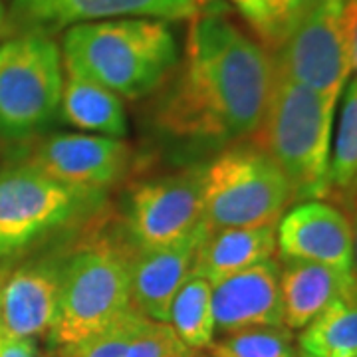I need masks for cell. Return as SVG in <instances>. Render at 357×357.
Returning <instances> with one entry per match:
<instances>
[{
    "label": "cell",
    "mask_w": 357,
    "mask_h": 357,
    "mask_svg": "<svg viewBox=\"0 0 357 357\" xmlns=\"http://www.w3.org/2000/svg\"><path fill=\"white\" fill-rule=\"evenodd\" d=\"M344 103L337 135L333 141L328 169L326 201L337 204L345 215L357 213V79H351L344 89Z\"/></svg>",
    "instance_id": "cell-20"
},
{
    "label": "cell",
    "mask_w": 357,
    "mask_h": 357,
    "mask_svg": "<svg viewBox=\"0 0 357 357\" xmlns=\"http://www.w3.org/2000/svg\"><path fill=\"white\" fill-rule=\"evenodd\" d=\"M191 357H204V356H203V354H201V351H195V354H192Z\"/></svg>",
    "instance_id": "cell-31"
},
{
    "label": "cell",
    "mask_w": 357,
    "mask_h": 357,
    "mask_svg": "<svg viewBox=\"0 0 357 357\" xmlns=\"http://www.w3.org/2000/svg\"><path fill=\"white\" fill-rule=\"evenodd\" d=\"M60 119L91 135L123 139L128 135V114L123 98L86 77L66 74Z\"/></svg>",
    "instance_id": "cell-18"
},
{
    "label": "cell",
    "mask_w": 357,
    "mask_h": 357,
    "mask_svg": "<svg viewBox=\"0 0 357 357\" xmlns=\"http://www.w3.org/2000/svg\"><path fill=\"white\" fill-rule=\"evenodd\" d=\"M354 260H356V266H357V213H356V227H354Z\"/></svg>",
    "instance_id": "cell-30"
},
{
    "label": "cell",
    "mask_w": 357,
    "mask_h": 357,
    "mask_svg": "<svg viewBox=\"0 0 357 357\" xmlns=\"http://www.w3.org/2000/svg\"><path fill=\"white\" fill-rule=\"evenodd\" d=\"M169 326L191 349H208L217 335L213 316V284L191 274L173 298Z\"/></svg>",
    "instance_id": "cell-21"
},
{
    "label": "cell",
    "mask_w": 357,
    "mask_h": 357,
    "mask_svg": "<svg viewBox=\"0 0 357 357\" xmlns=\"http://www.w3.org/2000/svg\"><path fill=\"white\" fill-rule=\"evenodd\" d=\"M298 357H357V282L296 337Z\"/></svg>",
    "instance_id": "cell-19"
},
{
    "label": "cell",
    "mask_w": 357,
    "mask_h": 357,
    "mask_svg": "<svg viewBox=\"0 0 357 357\" xmlns=\"http://www.w3.org/2000/svg\"><path fill=\"white\" fill-rule=\"evenodd\" d=\"M208 230L203 222L175 243L137 248L128 256L131 307L153 321L169 324V310L178 288L192 274L197 250Z\"/></svg>",
    "instance_id": "cell-14"
},
{
    "label": "cell",
    "mask_w": 357,
    "mask_h": 357,
    "mask_svg": "<svg viewBox=\"0 0 357 357\" xmlns=\"http://www.w3.org/2000/svg\"><path fill=\"white\" fill-rule=\"evenodd\" d=\"M290 204L288 178L255 143L234 145L204 165L201 222L208 232L278 225Z\"/></svg>",
    "instance_id": "cell-4"
},
{
    "label": "cell",
    "mask_w": 357,
    "mask_h": 357,
    "mask_svg": "<svg viewBox=\"0 0 357 357\" xmlns=\"http://www.w3.org/2000/svg\"><path fill=\"white\" fill-rule=\"evenodd\" d=\"M272 16V44L268 50L278 48L286 36L300 24L321 0H266Z\"/></svg>",
    "instance_id": "cell-25"
},
{
    "label": "cell",
    "mask_w": 357,
    "mask_h": 357,
    "mask_svg": "<svg viewBox=\"0 0 357 357\" xmlns=\"http://www.w3.org/2000/svg\"><path fill=\"white\" fill-rule=\"evenodd\" d=\"M60 52L66 74L91 79L126 100L149 96L181 60L173 28L157 18H109L70 26Z\"/></svg>",
    "instance_id": "cell-2"
},
{
    "label": "cell",
    "mask_w": 357,
    "mask_h": 357,
    "mask_svg": "<svg viewBox=\"0 0 357 357\" xmlns=\"http://www.w3.org/2000/svg\"><path fill=\"white\" fill-rule=\"evenodd\" d=\"M276 225L208 232L197 250L192 274L211 284L274 258Z\"/></svg>",
    "instance_id": "cell-17"
},
{
    "label": "cell",
    "mask_w": 357,
    "mask_h": 357,
    "mask_svg": "<svg viewBox=\"0 0 357 357\" xmlns=\"http://www.w3.org/2000/svg\"><path fill=\"white\" fill-rule=\"evenodd\" d=\"M213 316L217 333L246 328L284 326L280 264L270 258L213 284Z\"/></svg>",
    "instance_id": "cell-15"
},
{
    "label": "cell",
    "mask_w": 357,
    "mask_h": 357,
    "mask_svg": "<svg viewBox=\"0 0 357 357\" xmlns=\"http://www.w3.org/2000/svg\"><path fill=\"white\" fill-rule=\"evenodd\" d=\"M213 0H13L6 10V32L56 34L70 26L109 18L192 20L213 8Z\"/></svg>",
    "instance_id": "cell-9"
},
{
    "label": "cell",
    "mask_w": 357,
    "mask_h": 357,
    "mask_svg": "<svg viewBox=\"0 0 357 357\" xmlns=\"http://www.w3.org/2000/svg\"><path fill=\"white\" fill-rule=\"evenodd\" d=\"M276 248L282 260H304L351 272L354 225L335 204L314 199L296 203L276 225Z\"/></svg>",
    "instance_id": "cell-13"
},
{
    "label": "cell",
    "mask_w": 357,
    "mask_h": 357,
    "mask_svg": "<svg viewBox=\"0 0 357 357\" xmlns=\"http://www.w3.org/2000/svg\"><path fill=\"white\" fill-rule=\"evenodd\" d=\"M230 4L243 14V18L252 26L256 34L262 38L264 46L272 44V16L266 0H229Z\"/></svg>",
    "instance_id": "cell-26"
},
{
    "label": "cell",
    "mask_w": 357,
    "mask_h": 357,
    "mask_svg": "<svg viewBox=\"0 0 357 357\" xmlns=\"http://www.w3.org/2000/svg\"><path fill=\"white\" fill-rule=\"evenodd\" d=\"M6 34V8H4V4H2V0H0V38Z\"/></svg>",
    "instance_id": "cell-29"
},
{
    "label": "cell",
    "mask_w": 357,
    "mask_h": 357,
    "mask_svg": "<svg viewBox=\"0 0 357 357\" xmlns=\"http://www.w3.org/2000/svg\"><path fill=\"white\" fill-rule=\"evenodd\" d=\"M145 321L147 318L131 307L121 318L115 319L107 330L72 349H62L60 354L62 357H126L129 344L139 333Z\"/></svg>",
    "instance_id": "cell-23"
},
{
    "label": "cell",
    "mask_w": 357,
    "mask_h": 357,
    "mask_svg": "<svg viewBox=\"0 0 357 357\" xmlns=\"http://www.w3.org/2000/svg\"><path fill=\"white\" fill-rule=\"evenodd\" d=\"M337 102L340 98L276 76L266 114L252 139L288 178L294 204L326 201Z\"/></svg>",
    "instance_id": "cell-3"
},
{
    "label": "cell",
    "mask_w": 357,
    "mask_h": 357,
    "mask_svg": "<svg viewBox=\"0 0 357 357\" xmlns=\"http://www.w3.org/2000/svg\"><path fill=\"white\" fill-rule=\"evenodd\" d=\"M195 351L169 324L147 319L129 344L126 357H191Z\"/></svg>",
    "instance_id": "cell-24"
},
{
    "label": "cell",
    "mask_w": 357,
    "mask_h": 357,
    "mask_svg": "<svg viewBox=\"0 0 357 357\" xmlns=\"http://www.w3.org/2000/svg\"><path fill=\"white\" fill-rule=\"evenodd\" d=\"M129 159L131 149L123 139L54 133L34 145L22 163L62 185L100 192L126 173Z\"/></svg>",
    "instance_id": "cell-11"
},
{
    "label": "cell",
    "mask_w": 357,
    "mask_h": 357,
    "mask_svg": "<svg viewBox=\"0 0 357 357\" xmlns=\"http://www.w3.org/2000/svg\"><path fill=\"white\" fill-rule=\"evenodd\" d=\"M0 357H44L34 340L8 337L0 333Z\"/></svg>",
    "instance_id": "cell-28"
},
{
    "label": "cell",
    "mask_w": 357,
    "mask_h": 357,
    "mask_svg": "<svg viewBox=\"0 0 357 357\" xmlns=\"http://www.w3.org/2000/svg\"><path fill=\"white\" fill-rule=\"evenodd\" d=\"M175 72L155 109L163 131L197 141L246 139L258 131L276 82L272 52L222 10L192 18Z\"/></svg>",
    "instance_id": "cell-1"
},
{
    "label": "cell",
    "mask_w": 357,
    "mask_h": 357,
    "mask_svg": "<svg viewBox=\"0 0 357 357\" xmlns=\"http://www.w3.org/2000/svg\"><path fill=\"white\" fill-rule=\"evenodd\" d=\"M354 79H357V72H356V74H354Z\"/></svg>",
    "instance_id": "cell-32"
},
{
    "label": "cell",
    "mask_w": 357,
    "mask_h": 357,
    "mask_svg": "<svg viewBox=\"0 0 357 357\" xmlns=\"http://www.w3.org/2000/svg\"><path fill=\"white\" fill-rule=\"evenodd\" d=\"M128 310V256L109 244L88 246L64 262L50 342L60 351L72 349L107 330Z\"/></svg>",
    "instance_id": "cell-6"
},
{
    "label": "cell",
    "mask_w": 357,
    "mask_h": 357,
    "mask_svg": "<svg viewBox=\"0 0 357 357\" xmlns=\"http://www.w3.org/2000/svg\"><path fill=\"white\" fill-rule=\"evenodd\" d=\"M204 165L137 185L129 197L128 227L137 248H153L187 236L203 217Z\"/></svg>",
    "instance_id": "cell-10"
},
{
    "label": "cell",
    "mask_w": 357,
    "mask_h": 357,
    "mask_svg": "<svg viewBox=\"0 0 357 357\" xmlns=\"http://www.w3.org/2000/svg\"><path fill=\"white\" fill-rule=\"evenodd\" d=\"M100 203V192L68 187L26 163L0 171V270Z\"/></svg>",
    "instance_id": "cell-5"
},
{
    "label": "cell",
    "mask_w": 357,
    "mask_h": 357,
    "mask_svg": "<svg viewBox=\"0 0 357 357\" xmlns=\"http://www.w3.org/2000/svg\"><path fill=\"white\" fill-rule=\"evenodd\" d=\"M64 262L28 258L0 270V333L36 340L50 335L62 286Z\"/></svg>",
    "instance_id": "cell-12"
},
{
    "label": "cell",
    "mask_w": 357,
    "mask_h": 357,
    "mask_svg": "<svg viewBox=\"0 0 357 357\" xmlns=\"http://www.w3.org/2000/svg\"><path fill=\"white\" fill-rule=\"evenodd\" d=\"M211 357H298L296 337L286 326L246 328L225 333L208 345Z\"/></svg>",
    "instance_id": "cell-22"
},
{
    "label": "cell",
    "mask_w": 357,
    "mask_h": 357,
    "mask_svg": "<svg viewBox=\"0 0 357 357\" xmlns=\"http://www.w3.org/2000/svg\"><path fill=\"white\" fill-rule=\"evenodd\" d=\"M64 77L62 52L48 34L20 32L0 42V137L26 139L48 126Z\"/></svg>",
    "instance_id": "cell-7"
},
{
    "label": "cell",
    "mask_w": 357,
    "mask_h": 357,
    "mask_svg": "<svg viewBox=\"0 0 357 357\" xmlns=\"http://www.w3.org/2000/svg\"><path fill=\"white\" fill-rule=\"evenodd\" d=\"M345 0H321L272 50L276 76L342 98L351 77L344 32Z\"/></svg>",
    "instance_id": "cell-8"
},
{
    "label": "cell",
    "mask_w": 357,
    "mask_h": 357,
    "mask_svg": "<svg viewBox=\"0 0 357 357\" xmlns=\"http://www.w3.org/2000/svg\"><path fill=\"white\" fill-rule=\"evenodd\" d=\"M280 294L284 326L302 330L357 282L356 270L345 272L304 260H282Z\"/></svg>",
    "instance_id": "cell-16"
},
{
    "label": "cell",
    "mask_w": 357,
    "mask_h": 357,
    "mask_svg": "<svg viewBox=\"0 0 357 357\" xmlns=\"http://www.w3.org/2000/svg\"><path fill=\"white\" fill-rule=\"evenodd\" d=\"M344 32L349 52L351 76L357 72V0H345L344 4Z\"/></svg>",
    "instance_id": "cell-27"
}]
</instances>
